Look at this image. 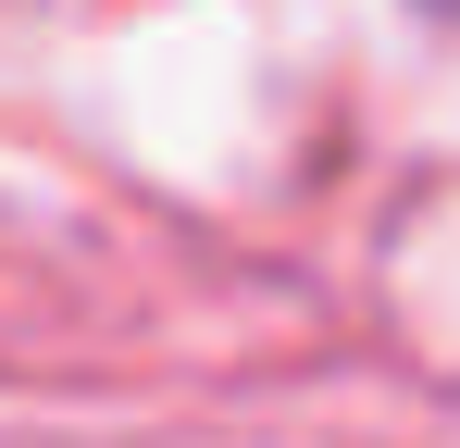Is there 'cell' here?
Wrapping results in <instances>:
<instances>
[{"instance_id":"1","label":"cell","mask_w":460,"mask_h":448,"mask_svg":"<svg viewBox=\"0 0 460 448\" xmlns=\"http://www.w3.org/2000/svg\"><path fill=\"white\" fill-rule=\"evenodd\" d=\"M448 13H460V0H448Z\"/></svg>"}]
</instances>
